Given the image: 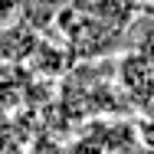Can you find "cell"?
<instances>
[{
	"label": "cell",
	"instance_id": "6da1fadb",
	"mask_svg": "<svg viewBox=\"0 0 154 154\" xmlns=\"http://www.w3.org/2000/svg\"><path fill=\"white\" fill-rule=\"evenodd\" d=\"M138 138H141L144 148H151V151H154V112H151V115H144V118L138 122Z\"/></svg>",
	"mask_w": 154,
	"mask_h": 154
}]
</instances>
